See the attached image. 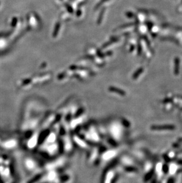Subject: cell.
<instances>
[{
    "instance_id": "cell-1",
    "label": "cell",
    "mask_w": 182,
    "mask_h": 183,
    "mask_svg": "<svg viewBox=\"0 0 182 183\" xmlns=\"http://www.w3.org/2000/svg\"><path fill=\"white\" fill-rule=\"evenodd\" d=\"M175 128V126L173 125H153L151 126V129L153 130H172Z\"/></svg>"
},
{
    "instance_id": "cell-2",
    "label": "cell",
    "mask_w": 182,
    "mask_h": 183,
    "mask_svg": "<svg viewBox=\"0 0 182 183\" xmlns=\"http://www.w3.org/2000/svg\"><path fill=\"white\" fill-rule=\"evenodd\" d=\"M154 172H155V170H154V168H152L151 169V170L150 171H148L147 174H146L144 177V181L145 182H147L149 180H151V178H153V175L154 174Z\"/></svg>"
},
{
    "instance_id": "cell-3",
    "label": "cell",
    "mask_w": 182,
    "mask_h": 183,
    "mask_svg": "<svg viewBox=\"0 0 182 183\" xmlns=\"http://www.w3.org/2000/svg\"><path fill=\"white\" fill-rule=\"evenodd\" d=\"M162 171L164 174H167L169 171V167L167 164H163V165L162 166Z\"/></svg>"
},
{
    "instance_id": "cell-4",
    "label": "cell",
    "mask_w": 182,
    "mask_h": 183,
    "mask_svg": "<svg viewBox=\"0 0 182 183\" xmlns=\"http://www.w3.org/2000/svg\"><path fill=\"white\" fill-rule=\"evenodd\" d=\"M111 90L113 91L117 92V93H119V94L122 95V96H124V95L125 94V93L124 91L121 90V89H119L118 88H112V89Z\"/></svg>"
},
{
    "instance_id": "cell-5",
    "label": "cell",
    "mask_w": 182,
    "mask_h": 183,
    "mask_svg": "<svg viewBox=\"0 0 182 183\" xmlns=\"http://www.w3.org/2000/svg\"><path fill=\"white\" fill-rule=\"evenodd\" d=\"M125 170L129 172H136L137 171V169L136 168L133 167V166H127L125 168Z\"/></svg>"
},
{
    "instance_id": "cell-6",
    "label": "cell",
    "mask_w": 182,
    "mask_h": 183,
    "mask_svg": "<svg viewBox=\"0 0 182 183\" xmlns=\"http://www.w3.org/2000/svg\"><path fill=\"white\" fill-rule=\"evenodd\" d=\"M167 183H174V179L173 177H170L168 179Z\"/></svg>"
},
{
    "instance_id": "cell-7",
    "label": "cell",
    "mask_w": 182,
    "mask_h": 183,
    "mask_svg": "<svg viewBox=\"0 0 182 183\" xmlns=\"http://www.w3.org/2000/svg\"><path fill=\"white\" fill-rule=\"evenodd\" d=\"M156 182H157L156 178H153V180H152V182H151V183H156Z\"/></svg>"
}]
</instances>
